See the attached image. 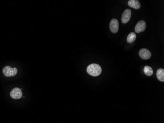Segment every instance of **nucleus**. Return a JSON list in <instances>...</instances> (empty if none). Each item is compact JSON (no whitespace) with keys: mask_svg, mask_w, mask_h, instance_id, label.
Segmentation results:
<instances>
[{"mask_svg":"<svg viewBox=\"0 0 164 123\" xmlns=\"http://www.w3.org/2000/svg\"><path fill=\"white\" fill-rule=\"evenodd\" d=\"M146 23L143 20H141L137 24L135 27V31L137 33H140L141 32H143L146 28Z\"/></svg>","mask_w":164,"mask_h":123,"instance_id":"nucleus-7","label":"nucleus"},{"mask_svg":"<svg viewBox=\"0 0 164 123\" xmlns=\"http://www.w3.org/2000/svg\"><path fill=\"white\" fill-rule=\"evenodd\" d=\"M10 97L13 98L18 100L21 98L22 97V92L21 91V89L19 88H14L13 90H12L10 93Z\"/></svg>","mask_w":164,"mask_h":123,"instance_id":"nucleus-3","label":"nucleus"},{"mask_svg":"<svg viewBox=\"0 0 164 123\" xmlns=\"http://www.w3.org/2000/svg\"><path fill=\"white\" fill-rule=\"evenodd\" d=\"M110 30L113 33H117L119 29V23L117 19H113L110 21Z\"/></svg>","mask_w":164,"mask_h":123,"instance_id":"nucleus-4","label":"nucleus"},{"mask_svg":"<svg viewBox=\"0 0 164 123\" xmlns=\"http://www.w3.org/2000/svg\"><path fill=\"white\" fill-rule=\"evenodd\" d=\"M3 74L7 77L14 76L17 73V69L16 68H12L10 66H6L3 69Z\"/></svg>","mask_w":164,"mask_h":123,"instance_id":"nucleus-2","label":"nucleus"},{"mask_svg":"<svg viewBox=\"0 0 164 123\" xmlns=\"http://www.w3.org/2000/svg\"><path fill=\"white\" fill-rule=\"evenodd\" d=\"M136 34L134 33L133 32H132L128 35L127 38V42L129 43H133L136 40Z\"/></svg>","mask_w":164,"mask_h":123,"instance_id":"nucleus-10","label":"nucleus"},{"mask_svg":"<svg viewBox=\"0 0 164 123\" xmlns=\"http://www.w3.org/2000/svg\"><path fill=\"white\" fill-rule=\"evenodd\" d=\"M128 4L130 7L136 10H139L140 8V3L137 0H130L128 1Z\"/></svg>","mask_w":164,"mask_h":123,"instance_id":"nucleus-8","label":"nucleus"},{"mask_svg":"<svg viewBox=\"0 0 164 123\" xmlns=\"http://www.w3.org/2000/svg\"><path fill=\"white\" fill-rule=\"evenodd\" d=\"M139 56L143 60H148L151 57V53L147 49H141L139 51Z\"/></svg>","mask_w":164,"mask_h":123,"instance_id":"nucleus-6","label":"nucleus"},{"mask_svg":"<svg viewBox=\"0 0 164 123\" xmlns=\"http://www.w3.org/2000/svg\"><path fill=\"white\" fill-rule=\"evenodd\" d=\"M143 72L145 75L148 76H151L153 73V69L150 66H145L143 69Z\"/></svg>","mask_w":164,"mask_h":123,"instance_id":"nucleus-11","label":"nucleus"},{"mask_svg":"<svg viewBox=\"0 0 164 123\" xmlns=\"http://www.w3.org/2000/svg\"><path fill=\"white\" fill-rule=\"evenodd\" d=\"M157 78L160 81H164V69H159L156 72Z\"/></svg>","mask_w":164,"mask_h":123,"instance_id":"nucleus-9","label":"nucleus"},{"mask_svg":"<svg viewBox=\"0 0 164 123\" xmlns=\"http://www.w3.org/2000/svg\"><path fill=\"white\" fill-rule=\"evenodd\" d=\"M131 16V10L130 9L125 10L121 17V22L123 24L128 23Z\"/></svg>","mask_w":164,"mask_h":123,"instance_id":"nucleus-5","label":"nucleus"},{"mask_svg":"<svg viewBox=\"0 0 164 123\" xmlns=\"http://www.w3.org/2000/svg\"><path fill=\"white\" fill-rule=\"evenodd\" d=\"M86 71L88 74L92 76H98L102 72V69L100 66L96 64H92L87 67Z\"/></svg>","mask_w":164,"mask_h":123,"instance_id":"nucleus-1","label":"nucleus"}]
</instances>
